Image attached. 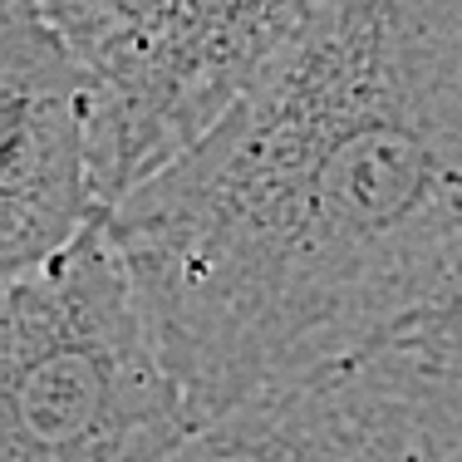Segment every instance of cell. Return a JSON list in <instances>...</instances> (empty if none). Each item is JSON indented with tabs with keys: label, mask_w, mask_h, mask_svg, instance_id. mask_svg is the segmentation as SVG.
<instances>
[{
	"label": "cell",
	"mask_w": 462,
	"mask_h": 462,
	"mask_svg": "<svg viewBox=\"0 0 462 462\" xmlns=\"http://www.w3.org/2000/svg\"><path fill=\"white\" fill-rule=\"evenodd\" d=\"M108 226L202 438L393 349L462 291V0H315Z\"/></svg>",
	"instance_id": "6da1fadb"
},
{
	"label": "cell",
	"mask_w": 462,
	"mask_h": 462,
	"mask_svg": "<svg viewBox=\"0 0 462 462\" xmlns=\"http://www.w3.org/2000/svg\"><path fill=\"white\" fill-rule=\"evenodd\" d=\"M202 428L108 217L5 281L0 462H172Z\"/></svg>",
	"instance_id": "7a4b0ae2"
},
{
	"label": "cell",
	"mask_w": 462,
	"mask_h": 462,
	"mask_svg": "<svg viewBox=\"0 0 462 462\" xmlns=\"http://www.w3.org/2000/svg\"><path fill=\"white\" fill-rule=\"evenodd\" d=\"M30 5L74 54L94 98L98 192L134 187L192 152L276 64L315 0H0Z\"/></svg>",
	"instance_id": "3957f363"
},
{
	"label": "cell",
	"mask_w": 462,
	"mask_h": 462,
	"mask_svg": "<svg viewBox=\"0 0 462 462\" xmlns=\"http://www.w3.org/2000/svg\"><path fill=\"white\" fill-rule=\"evenodd\" d=\"M104 217L89 79L30 5H0V281L54 261Z\"/></svg>",
	"instance_id": "277c9868"
},
{
	"label": "cell",
	"mask_w": 462,
	"mask_h": 462,
	"mask_svg": "<svg viewBox=\"0 0 462 462\" xmlns=\"http://www.w3.org/2000/svg\"><path fill=\"white\" fill-rule=\"evenodd\" d=\"M251 462H462V365L393 345L207 433Z\"/></svg>",
	"instance_id": "5b68a950"
},
{
	"label": "cell",
	"mask_w": 462,
	"mask_h": 462,
	"mask_svg": "<svg viewBox=\"0 0 462 462\" xmlns=\"http://www.w3.org/2000/svg\"><path fill=\"white\" fill-rule=\"evenodd\" d=\"M399 345L428 349V355L448 359V365H462V291H457L453 300H448V305H443V310H438L428 325H418L409 339H399Z\"/></svg>",
	"instance_id": "8992f818"
}]
</instances>
